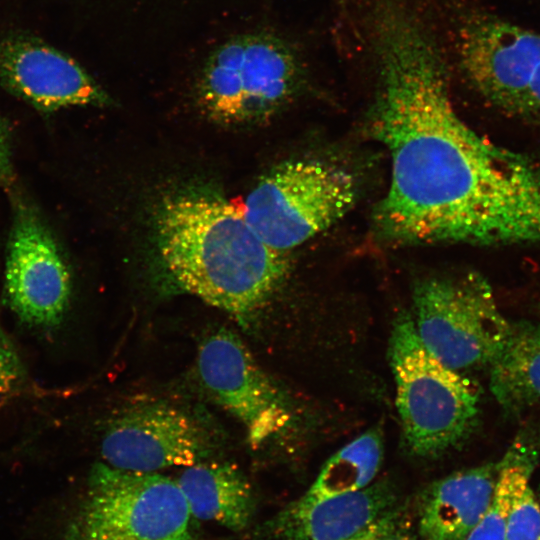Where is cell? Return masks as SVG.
Wrapping results in <instances>:
<instances>
[{"instance_id": "obj_5", "label": "cell", "mask_w": 540, "mask_h": 540, "mask_svg": "<svg viewBox=\"0 0 540 540\" xmlns=\"http://www.w3.org/2000/svg\"><path fill=\"white\" fill-rule=\"evenodd\" d=\"M303 63L283 39L265 33L236 36L208 58L197 88L208 116L223 124L262 122L295 97Z\"/></svg>"}, {"instance_id": "obj_17", "label": "cell", "mask_w": 540, "mask_h": 540, "mask_svg": "<svg viewBox=\"0 0 540 540\" xmlns=\"http://www.w3.org/2000/svg\"><path fill=\"white\" fill-rule=\"evenodd\" d=\"M383 457L382 431L371 428L326 461L303 497L319 500L365 489L380 470Z\"/></svg>"}, {"instance_id": "obj_16", "label": "cell", "mask_w": 540, "mask_h": 540, "mask_svg": "<svg viewBox=\"0 0 540 540\" xmlns=\"http://www.w3.org/2000/svg\"><path fill=\"white\" fill-rule=\"evenodd\" d=\"M490 388L508 412L540 404V325L513 322L507 338L489 365Z\"/></svg>"}, {"instance_id": "obj_20", "label": "cell", "mask_w": 540, "mask_h": 540, "mask_svg": "<svg viewBox=\"0 0 540 540\" xmlns=\"http://www.w3.org/2000/svg\"><path fill=\"white\" fill-rule=\"evenodd\" d=\"M526 475L520 482L507 521L505 540H540V505Z\"/></svg>"}, {"instance_id": "obj_6", "label": "cell", "mask_w": 540, "mask_h": 540, "mask_svg": "<svg viewBox=\"0 0 540 540\" xmlns=\"http://www.w3.org/2000/svg\"><path fill=\"white\" fill-rule=\"evenodd\" d=\"M357 196V180L342 166L294 160L274 168L256 185L243 212L265 243L287 252L338 222Z\"/></svg>"}, {"instance_id": "obj_9", "label": "cell", "mask_w": 540, "mask_h": 540, "mask_svg": "<svg viewBox=\"0 0 540 540\" xmlns=\"http://www.w3.org/2000/svg\"><path fill=\"white\" fill-rule=\"evenodd\" d=\"M456 40L459 67L471 87L504 114L540 125V34L470 11Z\"/></svg>"}, {"instance_id": "obj_21", "label": "cell", "mask_w": 540, "mask_h": 540, "mask_svg": "<svg viewBox=\"0 0 540 540\" xmlns=\"http://www.w3.org/2000/svg\"><path fill=\"white\" fill-rule=\"evenodd\" d=\"M404 522V508L399 503L362 530L343 540H385L394 532L403 528Z\"/></svg>"}, {"instance_id": "obj_22", "label": "cell", "mask_w": 540, "mask_h": 540, "mask_svg": "<svg viewBox=\"0 0 540 540\" xmlns=\"http://www.w3.org/2000/svg\"><path fill=\"white\" fill-rule=\"evenodd\" d=\"M14 178L11 131L8 122L0 116V184L10 188Z\"/></svg>"}, {"instance_id": "obj_23", "label": "cell", "mask_w": 540, "mask_h": 540, "mask_svg": "<svg viewBox=\"0 0 540 540\" xmlns=\"http://www.w3.org/2000/svg\"><path fill=\"white\" fill-rule=\"evenodd\" d=\"M385 540H416V539L412 535L408 534L406 532L405 527H403L399 529L398 531L394 532Z\"/></svg>"}, {"instance_id": "obj_8", "label": "cell", "mask_w": 540, "mask_h": 540, "mask_svg": "<svg viewBox=\"0 0 540 540\" xmlns=\"http://www.w3.org/2000/svg\"><path fill=\"white\" fill-rule=\"evenodd\" d=\"M413 309L425 347L458 372L489 366L511 325L490 285L477 273L421 281L414 289Z\"/></svg>"}, {"instance_id": "obj_13", "label": "cell", "mask_w": 540, "mask_h": 540, "mask_svg": "<svg viewBox=\"0 0 540 540\" xmlns=\"http://www.w3.org/2000/svg\"><path fill=\"white\" fill-rule=\"evenodd\" d=\"M398 504V490L390 480L325 499L302 496L264 522L255 536L257 540H343Z\"/></svg>"}, {"instance_id": "obj_11", "label": "cell", "mask_w": 540, "mask_h": 540, "mask_svg": "<svg viewBox=\"0 0 540 540\" xmlns=\"http://www.w3.org/2000/svg\"><path fill=\"white\" fill-rule=\"evenodd\" d=\"M196 373L208 397L243 426L252 448H260L291 422L287 397L234 332L220 328L202 339Z\"/></svg>"}, {"instance_id": "obj_14", "label": "cell", "mask_w": 540, "mask_h": 540, "mask_svg": "<svg viewBox=\"0 0 540 540\" xmlns=\"http://www.w3.org/2000/svg\"><path fill=\"white\" fill-rule=\"evenodd\" d=\"M500 461L463 469L431 483L418 502L422 540H466L492 499Z\"/></svg>"}, {"instance_id": "obj_19", "label": "cell", "mask_w": 540, "mask_h": 540, "mask_svg": "<svg viewBox=\"0 0 540 540\" xmlns=\"http://www.w3.org/2000/svg\"><path fill=\"white\" fill-rule=\"evenodd\" d=\"M537 449L519 436L500 460L499 474L489 506L466 540H505L507 521L521 480L532 474Z\"/></svg>"}, {"instance_id": "obj_7", "label": "cell", "mask_w": 540, "mask_h": 540, "mask_svg": "<svg viewBox=\"0 0 540 540\" xmlns=\"http://www.w3.org/2000/svg\"><path fill=\"white\" fill-rule=\"evenodd\" d=\"M12 224L4 271V301L31 336L52 342L68 323L73 282L58 242L37 208L10 190Z\"/></svg>"}, {"instance_id": "obj_3", "label": "cell", "mask_w": 540, "mask_h": 540, "mask_svg": "<svg viewBox=\"0 0 540 540\" xmlns=\"http://www.w3.org/2000/svg\"><path fill=\"white\" fill-rule=\"evenodd\" d=\"M389 362L402 435L412 454L436 458L469 438L478 421V388L425 347L410 314L393 321Z\"/></svg>"}, {"instance_id": "obj_18", "label": "cell", "mask_w": 540, "mask_h": 540, "mask_svg": "<svg viewBox=\"0 0 540 540\" xmlns=\"http://www.w3.org/2000/svg\"><path fill=\"white\" fill-rule=\"evenodd\" d=\"M47 395L34 382L24 357L0 318V445Z\"/></svg>"}, {"instance_id": "obj_15", "label": "cell", "mask_w": 540, "mask_h": 540, "mask_svg": "<svg viewBox=\"0 0 540 540\" xmlns=\"http://www.w3.org/2000/svg\"><path fill=\"white\" fill-rule=\"evenodd\" d=\"M176 481L195 519L214 521L232 531L250 524L255 496L236 466L206 460L185 467Z\"/></svg>"}, {"instance_id": "obj_4", "label": "cell", "mask_w": 540, "mask_h": 540, "mask_svg": "<svg viewBox=\"0 0 540 540\" xmlns=\"http://www.w3.org/2000/svg\"><path fill=\"white\" fill-rule=\"evenodd\" d=\"M194 520L176 479L96 462L64 540H196Z\"/></svg>"}, {"instance_id": "obj_12", "label": "cell", "mask_w": 540, "mask_h": 540, "mask_svg": "<svg viewBox=\"0 0 540 540\" xmlns=\"http://www.w3.org/2000/svg\"><path fill=\"white\" fill-rule=\"evenodd\" d=\"M0 83L41 112L73 106H106L102 87L72 58L33 38L0 43Z\"/></svg>"}, {"instance_id": "obj_10", "label": "cell", "mask_w": 540, "mask_h": 540, "mask_svg": "<svg viewBox=\"0 0 540 540\" xmlns=\"http://www.w3.org/2000/svg\"><path fill=\"white\" fill-rule=\"evenodd\" d=\"M214 424L201 413L164 400H141L114 413L100 435L103 463L157 473L209 460L220 447Z\"/></svg>"}, {"instance_id": "obj_2", "label": "cell", "mask_w": 540, "mask_h": 540, "mask_svg": "<svg viewBox=\"0 0 540 540\" xmlns=\"http://www.w3.org/2000/svg\"><path fill=\"white\" fill-rule=\"evenodd\" d=\"M160 261L176 290L198 297L245 325L267 303L289 270L243 210L205 192L166 198L157 213Z\"/></svg>"}, {"instance_id": "obj_1", "label": "cell", "mask_w": 540, "mask_h": 540, "mask_svg": "<svg viewBox=\"0 0 540 540\" xmlns=\"http://www.w3.org/2000/svg\"><path fill=\"white\" fill-rule=\"evenodd\" d=\"M372 131L391 157L378 234L398 244L540 245V163L455 111L438 46L400 0H377Z\"/></svg>"}]
</instances>
